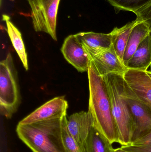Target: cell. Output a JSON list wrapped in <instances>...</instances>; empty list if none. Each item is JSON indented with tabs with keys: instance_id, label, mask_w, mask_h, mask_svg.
<instances>
[{
	"instance_id": "obj_20",
	"label": "cell",
	"mask_w": 151,
	"mask_h": 152,
	"mask_svg": "<svg viewBox=\"0 0 151 152\" xmlns=\"http://www.w3.org/2000/svg\"><path fill=\"white\" fill-rule=\"evenodd\" d=\"M137 20L144 22L149 26L151 30V1L147 5L135 12Z\"/></svg>"
},
{
	"instance_id": "obj_14",
	"label": "cell",
	"mask_w": 151,
	"mask_h": 152,
	"mask_svg": "<svg viewBox=\"0 0 151 152\" xmlns=\"http://www.w3.org/2000/svg\"><path fill=\"white\" fill-rule=\"evenodd\" d=\"M140 22L137 19L129 22L122 27H115L110 33L112 37V45L116 54L123 63V58L130 34L134 27Z\"/></svg>"
},
{
	"instance_id": "obj_3",
	"label": "cell",
	"mask_w": 151,
	"mask_h": 152,
	"mask_svg": "<svg viewBox=\"0 0 151 152\" xmlns=\"http://www.w3.org/2000/svg\"><path fill=\"white\" fill-rule=\"evenodd\" d=\"M104 77L110 97L113 115L121 146L133 143L135 126L130 109L122 96L125 80L123 76L111 74Z\"/></svg>"
},
{
	"instance_id": "obj_8",
	"label": "cell",
	"mask_w": 151,
	"mask_h": 152,
	"mask_svg": "<svg viewBox=\"0 0 151 152\" xmlns=\"http://www.w3.org/2000/svg\"><path fill=\"white\" fill-rule=\"evenodd\" d=\"M61 50L67 62L78 71H88L91 63L90 56L75 35H71L66 38Z\"/></svg>"
},
{
	"instance_id": "obj_22",
	"label": "cell",
	"mask_w": 151,
	"mask_h": 152,
	"mask_svg": "<svg viewBox=\"0 0 151 152\" xmlns=\"http://www.w3.org/2000/svg\"><path fill=\"white\" fill-rule=\"evenodd\" d=\"M132 145L144 146L151 145V132L132 143Z\"/></svg>"
},
{
	"instance_id": "obj_7",
	"label": "cell",
	"mask_w": 151,
	"mask_h": 152,
	"mask_svg": "<svg viewBox=\"0 0 151 152\" xmlns=\"http://www.w3.org/2000/svg\"><path fill=\"white\" fill-rule=\"evenodd\" d=\"M89 55L91 63L102 77L111 74L123 75L128 69L116 54L112 45L109 49L99 50Z\"/></svg>"
},
{
	"instance_id": "obj_24",
	"label": "cell",
	"mask_w": 151,
	"mask_h": 152,
	"mask_svg": "<svg viewBox=\"0 0 151 152\" xmlns=\"http://www.w3.org/2000/svg\"><path fill=\"white\" fill-rule=\"evenodd\" d=\"M146 73H147V75H148V76L150 77L151 78V71H146Z\"/></svg>"
},
{
	"instance_id": "obj_6",
	"label": "cell",
	"mask_w": 151,
	"mask_h": 152,
	"mask_svg": "<svg viewBox=\"0 0 151 152\" xmlns=\"http://www.w3.org/2000/svg\"><path fill=\"white\" fill-rule=\"evenodd\" d=\"M122 94L134 121L133 142L151 132V110L138 98L126 81Z\"/></svg>"
},
{
	"instance_id": "obj_23",
	"label": "cell",
	"mask_w": 151,
	"mask_h": 152,
	"mask_svg": "<svg viewBox=\"0 0 151 152\" xmlns=\"http://www.w3.org/2000/svg\"><path fill=\"white\" fill-rule=\"evenodd\" d=\"M115 152H130L124 150V149H122L121 147H119V148H117V149H115Z\"/></svg>"
},
{
	"instance_id": "obj_1",
	"label": "cell",
	"mask_w": 151,
	"mask_h": 152,
	"mask_svg": "<svg viewBox=\"0 0 151 152\" xmlns=\"http://www.w3.org/2000/svg\"><path fill=\"white\" fill-rule=\"evenodd\" d=\"M87 72L90 91L88 111L93 118L94 126L111 143H119L118 129L104 77L98 73L91 63Z\"/></svg>"
},
{
	"instance_id": "obj_15",
	"label": "cell",
	"mask_w": 151,
	"mask_h": 152,
	"mask_svg": "<svg viewBox=\"0 0 151 152\" xmlns=\"http://www.w3.org/2000/svg\"><path fill=\"white\" fill-rule=\"evenodd\" d=\"M150 29L145 22H139L134 27L129 36L123 56V63L125 66L140 44L150 34Z\"/></svg>"
},
{
	"instance_id": "obj_25",
	"label": "cell",
	"mask_w": 151,
	"mask_h": 152,
	"mask_svg": "<svg viewBox=\"0 0 151 152\" xmlns=\"http://www.w3.org/2000/svg\"><path fill=\"white\" fill-rule=\"evenodd\" d=\"M150 35L151 37V30L150 31Z\"/></svg>"
},
{
	"instance_id": "obj_11",
	"label": "cell",
	"mask_w": 151,
	"mask_h": 152,
	"mask_svg": "<svg viewBox=\"0 0 151 152\" xmlns=\"http://www.w3.org/2000/svg\"><path fill=\"white\" fill-rule=\"evenodd\" d=\"M68 131L74 139L82 147L94 127V121L89 111H82L72 114L67 118Z\"/></svg>"
},
{
	"instance_id": "obj_9",
	"label": "cell",
	"mask_w": 151,
	"mask_h": 152,
	"mask_svg": "<svg viewBox=\"0 0 151 152\" xmlns=\"http://www.w3.org/2000/svg\"><path fill=\"white\" fill-rule=\"evenodd\" d=\"M68 107V103L64 96L55 97L36 109L19 124L26 125L63 118L66 115Z\"/></svg>"
},
{
	"instance_id": "obj_18",
	"label": "cell",
	"mask_w": 151,
	"mask_h": 152,
	"mask_svg": "<svg viewBox=\"0 0 151 152\" xmlns=\"http://www.w3.org/2000/svg\"><path fill=\"white\" fill-rule=\"evenodd\" d=\"M67 117H64L61 129V137L65 152H84L83 147L79 145L74 139L68 131L66 125Z\"/></svg>"
},
{
	"instance_id": "obj_17",
	"label": "cell",
	"mask_w": 151,
	"mask_h": 152,
	"mask_svg": "<svg viewBox=\"0 0 151 152\" xmlns=\"http://www.w3.org/2000/svg\"><path fill=\"white\" fill-rule=\"evenodd\" d=\"M83 147L84 152H116L112 144L94 126Z\"/></svg>"
},
{
	"instance_id": "obj_5",
	"label": "cell",
	"mask_w": 151,
	"mask_h": 152,
	"mask_svg": "<svg viewBox=\"0 0 151 152\" xmlns=\"http://www.w3.org/2000/svg\"><path fill=\"white\" fill-rule=\"evenodd\" d=\"M35 30L49 34L57 41V16L60 0H27Z\"/></svg>"
},
{
	"instance_id": "obj_4",
	"label": "cell",
	"mask_w": 151,
	"mask_h": 152,
	"mask_svg": "<svg viewBox=\"0 0 151 152\" xmlns=\"http://www.w3.org/2000/svg\"><path fill=\"white\" fill-rule=\"evenodd\" d=\"M20 102L17 74L12 56L9 53L0 63V111L6 118H11Z\"/></svg>"
},
{
	"instance_id": "obj_21",
	"label": "cell",
	"mask_w": 151,
	"mask_h": 152,
	"mask_svg": "<svg viewBox=\"0 0 151 152\" xmlns=\"http://www.w3.org/2000/svg\"><path fill=\"white\" fill-rule=\"evenodd\" d=\"M121 147L124 150L130 152H151V145L139 146L130 145Z\"/></svg>"
},
{
	"instance_id": "obj_2",
	"label": "cell",
	"mask_w": 151,
	"mask_h": 152,
	"mask_svg": "<svg viewBox=\"0 0 151 152\" xmlns=\"http://www.w3.org/2000/svg\"><path fill=\"white\" fill-rule=\"evenodd\" d=\"M64 117L32 124H18L16 129L18 136L33 152H65L61 137Z\"/></svg>"
},
{
	"instance_id": "obj_10",
	"label": "cell",
	"mask_w": 151,
	"mask_h": 152,
	"mask_svg": "<svg viewBox=\"0 0 151 152\" xmlns=\"http://www.w3.org/2000/svg\"><path fill=\"white\" fill-rule=\"evenodd\" d=\"M123 76L137 96L151 110V78L146 71L128 69Z\"/></svg>"
},
{
	"instance_id": "obj_19",
	"label": "cell",
	"mask_w": 151,
	"mask_h": 152,
	"mask_svg": "<svg viewBox=\"0 0 151 152\" xmlns=\"http://www.w3.org/2000/svg\"><path fill=\"white\" fill-rule=\"evenodd\" d=\"M118 12L121 10L131 11L135 13L137 11L147 5L151 0H107Z\"/></svg>"
},
{
	"instance_id": "obj_12",
	"label": "cell",
	"mask_w": 151,
	"mask_h": 152,
	"mask_svg": "<svg viewBox=\"0 0 151 152\" xmlns=\"http://www.w3.org/2000/svg\"><path fill=\"white\" fill-rule=\"evenodd\" d=\"M75 36L89 54L102 49H109L112 46V37L110 33L82 32Z\"/></svg>"
},
{
	"instance_id": "obj_13",
	"label": "cell",
	"mask_w": 151,
	"mask_h": 152,
	"mask_svg": "<svg viewBox=\"0 0 151 152\" xmlns=\"http://www.w3.org/2000/svg\"><path fill=\"white\" fill-rule=\"evenodd\" d=\"M151 66V37L149 34L140 44L126 66L128 69L147 71Z\"/></svg>"
},
{
	"instance_id": "obj_16",
	"label": "cell",
	"mask_w": 151,
	"mask_h": 152,
	"mask_svg": "<svg viewBox=\"0 0 151 152\" xmlns=\"http://www.w3.org/2000/svg\"><path fill=\"white\" fill-rule=\"evenodd\" d=\"M2 17L3 20L6 23L7 32L12 45L23 63L24 68L27 71L28 70L27 54L21 33L11 22L9 17L6 15H3Z\"/></svg>"
}]
</instances>
